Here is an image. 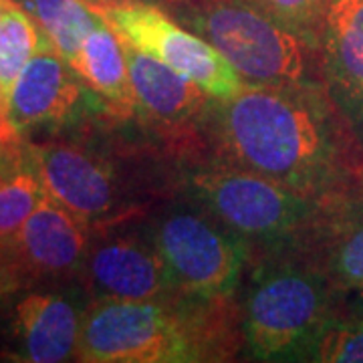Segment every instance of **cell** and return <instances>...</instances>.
I'll list each match as a JSON object with an SVG mask.
<instances>
[{
    "label": "cell",
    "mask_w": 363,
    "mask_h": 363,
    "mask_svg": "<svg viewBox=\"0 0 363 363\" xmlns=\"http://www.w3.org/2000/svg\"><path fill=\"white\" fill-rule=\"evenodd\" d=\"M206 138L216 160L323 202L363 186V145L323 85H247L216 101Z\"/></svg>",
    "instance_id": "6da1fadb"
},
{
    "label": "cell",
    "mask_w": 363,
    "mask_h": 363,
    "mask_svg": "<svg viewBox=\"0 0 363 363\" xmlns=\"http://www.w3.org/2000/svg\"><path fill=\"white\" fill-rule=\"evenodd\" d=\"M242 353L234 298L174 295L156 301H91L75 362L216 363Z\"/></svg>",
    "instance_id": "7a4b0ae2"
},
{
    "label": "cell",
    "mask_w": 363,
    "mask_h": 363,
    "mask_svg": "<svg viewBox=\"0 0 363 363\" xmlns=\"http://www.w3.org/2000/svg\"><path fill=\"white\" fill-rule=\"evenodd\" d=\"M345 298L303 248L255 252L240 305L242 353L257 362H301Z\"/></svg>",
    "instance_id": "3957f363"
},
{
    "label": "cell",
    "mask_w": 363,
    "mask_h": 363,
    "mask_svg": "<svg viewBox=\"0 0 363 363\" xmlns=\"http://www.w3.org/2000/svg\"><path fill=\"white\" fill-rule=\"evenodd\" d=\"M184 196L248 240L255 252L301 248L329 202L228 162H202L182 174Z\"/></svg>",
    "instance_id": "277c9868"
},
{
    "label": "cell",
    "mask_w": 363,
    "mask_h": 363,
    "mask_svg": "<svg viewBox=\"0 0 363 363\" xmlns=\"http://www.w3.org/2000/svg\"><path fill=\"white\" fill-rule=\"evenodd\" d=\"M182 25L208 40L247 85H323L321 55L247 0L169 2Z\"/></svg>",
    "instance_id": "5b68a950"
},
{
    "label": "cell",
    "mask_w": 363,
    "mask_h": 363,
    "mask_svg": "<svg viewBox=\"0 0 363 363\" xmlns=\"http://www.w3.org/2000/svg\"><path fill=\"white\" fill-rule=\"evenodd\" d=\"M147 224L180 293L234 298L255 260L248 240L184 194L154 210Z\"/></svg>",
    "instance_id": "8992f818"
},
{
    "label": "cell",
    "mask_w": 363,
    "mask_h": 363,
    "mask_svg": "<svg viewBox=\"0 0 363 363\" xmlns=\"http://www.w3.org/2000/svg\"><path fill=\"white\" fill-rule=\"evenodd\" d=\"M45 192L91 228L143 214L131 178L104 145L51 138L26 145Z\"/></svg>",
    "instance_id": "52a82bcc"
},
{
    "label": "cell",
    "mask_w": 363,
    "mask_h": 363,
    "mask_svg": "<svg viewBox=\"0 0 363 363\" xmlns=\"http://www.w3.org/2000/svg\"><path fill=\"white\" fill-rule=\"evenodd\" d=\"M79 283L91 301H156L184 295L143 214L91 228Z\"/></svg>",
    "instance_id": "ba28073f"
},
{
    "label": "cell",
    "mask_w": 363,
    "mask_h": 363,
    "mask_svg": "<svg viewBox=\"0 0 363 363\" xmlns=\"http://www.w3.org/2000/svg\"><path fill=\"white\" fill-rule=\"evenodd\" d=\"M93 9L131 47L192 79L214 99L226 101L247 87L234 67L208 40L156 4L130 2Z\"/></svg>",
    "instance_id": "9c48e42d"
},
{
    "label": "cell",
    "mask_w": 363,
    "mask_h": 363,
    "mask_svg": "<svg viewBox=\"0 0 363 363\" xmlns=\"http://www.w3.org/2000/svg\"><path fill=\"white\" fill-rule=\"evenodd\" d=\"M87 291L65 285H43L9 293L2 331L6 353L16 362L61 363L75 359Z\"/></svg>",
    "instance_id": "30bf717a"
},
{
    "label": "cell",
    "mask_w": 363,
    "mask_h": 363,
    "mask_svg": "<svg viewBox=\"0 0 363 363\" xmlns=\"http://www.w3.org/2000/svg\"><path fill=\"white\" fill-rule=\"evenodd\" d=\"M135 117L145 130L156 131L176 150L194 147L208 133L212 111L218 99L192 79L138 51L123 40Z\"/></svg>",
    "instance_id": "8fae6325"
},
{
    "label": "cell",
    "mask_w": 363,
    "mask_h": 363,
    "mask_svg": "<svg viewBox=\"0 0 363 363\" xmlns=\"http://www.w3.org/2000/svg\"><path fill=\"white\" fill-rule=\"evenodd\" d=\"M95 97L99 95L45 37L11 91L9 119L18 135L39 128H59L91 109L109 111L104 99Z\"/></svg>",
    "instance_id": "7c38bea8"
},
{
    "label": "cell",
    "mask_w": 363,
    "mask_h": 363,
    "mask_svg": "<svg viewBox=\"0 0 363 363\" xmlns=\"http://www.w3.org/2000/svg\"><path fill=\"white\" fill-rule=\"evenodd\" d=\"M89 240V224L45 194L6 247L23 286L65 285L79 281Z\"/></svg>",
    "instance_id": "4fadbf2b"
},
{
    "label": "cell",
    "mask_w": 363,
    "mask_h": 363,
    "mask_svg": "<svg viewBox=\"0 0 363 363\" xmlns=\"http://www.w3.org/2000/svg\"><path fill=\"white\" fill-rule=\"evenodd\" d=\"M319 55L325 91L363 145V0H329Z\"/></svg>",
    "instance_id": "5bb4252c"
},
{
    "label": "cell",
    "mask_w": 363,
    "mask_h": 363,
    "mask_svg": "<svg viewBox=\"0 0 363 363\" xmlns=\"http://www.w3.org/2000/svg\"><path fill=\"white\" fill-rule=\"evenodd\" d=\"M303 250L345 295L363 289V186L329 202Z\"/></svg>",
    "instance_id": "9a60e30c"
},
{
    "label": "cell",
    "mask_w": 363,
    "mask_h": 363,
    "mask_svg": "<svg viewBox=\"0 0 363 363\" xmlns=\"http://www.w3.org/2000/svg\"><path fill=\"white\" fill-rule=\"evenodd\" d=\"M81 79L95 91L116 119L135 117V99L123 39L101 21L85 39L75 65Z\"/></svg>",
    "instance_id": "2e32d148"
},
{
    "label": "cell",
    "mask_w": 363,
    "mask_h": 363,
    "mask_svg": "<svg viewBox=\"0 0 363 363\" xmlns=\"http://www.w3.org/2000/svg\"><path fill=\"white\" fill-rule=\"evenodd\" d=\"M45 186L26 145L13 143L0 156V242L6 245L43 200Z\"/></svg>",
    "instance_id": "e0dca14e"
},
{
    "label": "cell",
    "mask_w": 363,
    "mask_h": 363,
    "mask_svg": "<svg viewBox=\"0 0 363 363\" xmlns=\"http://www.w3.org/2000/svg\"><path fill=\"white\" fill-rule=\"evenodd\" d=\"M40 30L51 40L52 49L75 69L79 52L89 33L104 16L87 0H18Z\"/></svg>",
    "instance_id": "ac0fdd59"
},
{
    "label": "cell",
    "mask_w": 363,
    "mask_h": 363,
    "mask_svg": "<svg viewBox=\"0 0 363 363\" xmlns=\"http://www.w3.org/2000/svg\"><path fill=\"white\" fill-rule=\"evenodd\" d=\"M45 37L47 35L40 30L33 14L18 0H11L6 4L0 18V75L6 104L21 71L39 51Z\"/></svg>",
    "instance_id": "d6986e66"
},
{
    "label": "cell",
    "mask_w": 363,
    "mask_h": 363,
    "mask_svg": "<svg viewBox=\"0 0 363 363\" xmlns=\"http://www.w3.org/2000/svg\"><path fill=\"white\" fill-rule=\"evenodd\" d=\"M301 362L363 363V309L345 305L315 333Z\"/></svg>",
    "instance_id": "ffe728a7"
},
{
    "label": "cell",
    "mask_w": 363,
    "mask_h": 363,
    "mask_svg": "<svg viewBox=\"0 0 363 363\" xmlns=\"http://www.w3.org/2000/svg\"><path fill=\"white\" fill-rule=\"evenodd\" d=\"M277 23L293 30L311 47H321V33L329 0H247Z\"/></svg>",
    "instance_id": "44dd1931"
},
{
    "label": "cell",
    "mask_w": 363,
    "mask_h": 363,
    "mask_svg": "<svg viewBox=\"0 0 363 363\" xmlns=\"http://www.w3.org/2000/svg\"><path fill=\"white\" fill-rule=\"evenodd\" d=\"M16 289H23L21 274L14 267L9 247L0 242V298L9 297V293H13Z\"/></svg>",
    "instance_id": "7402d4cb"
},
{
    "label": "cell",
    "mask_w": 363,
    "mask_h": 363,
    "mask_svg": "<svg viewBox=\"0 0 363 363\" xmlns=\"http://www.w3.org/2000/svg\"><path fill=\"white\" fill-rule=\"evenodd\" d=\"M93 6H104V4H130V2H150V4H156V2H172V0H87Z\"/></svg>",
    "instance_id": "603a6c76"
},
{
    "label": "cell",
    "mask_w": 363,
    "mask_h": 363,
    "mask_svg": "<svg viewBox=\"0 0 363 363\" xmlns=\"http://www.w3.org/2000/svg\"><path fill=\"white\" fill-rule=\"evenodd\" d=\"M347 305L357 307V309H363V289L362 291H355V293L347 295Z\"/></svg>",
    "instance_id": "cb8c5ba5"
},
{
    "label": "cell",
    "mask_w": 363,
    "mask_h": 363,
    "mask_svg": "<svg viewBox=\"0 0 363 363\" xmlns=\"http://www.w3.org/2000/svg\"><path fill=\"white\" fill-rule=\"evenodd\" d=\"M0 116H9V104L4 97V89H2V75H0Z\"/></svg>",
    "instance_id": "d4e9b609"
},
{
    "label": "cell",
    "mask_w": 363,
    "mask_h": 363,
    "mask_svg": "<svg viewBox=\"0 0 363 363\" xmlns=\"http://www.w3.org/2000/svg\"><path fill=\"white\" fill-rule=\"evenodd\" d=\"M9 2H11V0H0V18H2V13H4V9H6Z\"/></svg>",
    "instance_id": "484cf974"
},
{
    "label": "cell",
    "mask_w": 363,
    "mask_h": 363,
    "mask_svg": "<svg viewBox=\"0 0 363 363\" xmlns=\"http://www.w3.org/2000/svg\"><path fill=\"white\" fill-rule=\"evenodd\" d=\"M14 143H16V142H14ZM11 145H13V143H6V145H0V156H2V154H4V152H6V150L11 147Z\"/></svg>",
    "instance_id": "4316f807"
},
{
    "label": "cell",
    "mask_w": 363,
    "mask_h": 363,
    "mask_svg": "<svg viewBox=\"0 0 363 363\" xmlns=\"http://www.w3.org/2000/svg\"><path fill=\"white\" fill-rule=\"evenodd\" d=\"M172 2H176V0H172Z\"/></svg>",
    "instance_id": "83f0119b"
}]
</instances>
